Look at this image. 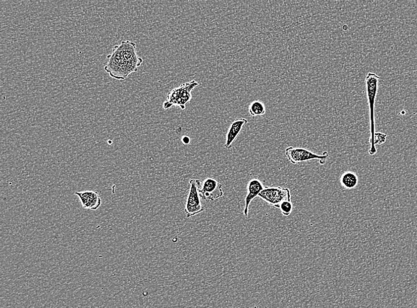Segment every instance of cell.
Here are the masks:
<instances>
[{"mask_svg":"<svg viewBox=\"0 0 417 308\" xmlns=\"http://www.w3.org/2000/svg\"><path fill=\"white\" fill-rule=\"evenodd\" d=\"M84 209L96 210L101 207L102 199L99 193L91 190L75 192Z\"/></svg>","mask_w":417,"mask_h":308,"instance_id":"cell-8","label":"cell"},{"mask_svg":"<svg viewBox=\"0 0 417 308\" xmlns=\"http://www.w3.org/2000/svg\"><path fill=\"white\" fill-rule=\"evenodd\" d=\"M247 123L248 120L247 119L241 118L234 120L231 123V125L229 126L227 134H226V143L224 146L225 149H231L232 144L237 140L238 136L240 135L243 127Z\"/></svg>","mask_w":417,"mask_h":308,"instance_id":"cell-10","label":"cell"},{"mask_svg":"<svg viewBox=\"0 0 417 308\" xmlns=\"http://www.w3.org/2000/svg\"><path fill=\"white\" fill-rule=\"evenodd\" d=\"M282 212V215L285 216H289L291 215L293 211V204L291 200H285L281 203L278 207Z\"/></svg>","mask_w":417,"mask_h":308,"instance_id":"cell-14","label":"cell"},{"mask_svg":"<svg viewBox=\"0 0 417 308\" xmlns=\"http://www.w3.org/2000/svg\"><path fill=\"white\" fill-rule=\"evenodd\" d=\"M121 62L126 78L133 72H137L143 64V59L137 52V45L131 41H124L119 45Z\"/></svg>","mask_w":417,"mask_h":308,"instance_id":"cell-2","label":"cell"},{"mask_svg":"<svg viewBox=\"0 0 417 308\" xmlns=\"http://www.w3.org/2000/svg\"><path fill=\"white\" fill-rule=\"evenodd\" d=\"M358 182L357 175L352 171L345 172L340 178L341 185L346 189L351 190L355 188Z\"/></svg>","mask_w":417,"mask_h":308,"instance_id":"cell-12","label":"cell"},{"mask_svg":"<svg viewBox=\"0 0 417 308\" xmlns=\"http://www.w3.org/2000/svg\"><path fill=\"white\" fill-rule=\"evenodd\" d=\"M380 77L374 72H368L365 77V85H366L367 95L369 105L370 133L371 137L370 143V149L368 154L373 156L377 153L376 145L374 144V135H375V121H374V105H375L377 96V87Z\"/></svg>","mask_w":417,"mask_h":308,"instance_id":"cell-1","label":"cell"},{"mask_svg":"<svg viewBox=\"0 0 417 308\" xmlns=\"http://www.w3.org/2000/svg\"><path fill=\"white\" fill-rule=\"evenodd\" d=\"M183 90L177 106H179L181 109L184 110L186 104L191 101L192 96V92L193 89L199 86V83L195 80H192L182 84Z\"/></svg>","mask_w":417,"mask_h":308,"instance_id":"cell-11","label":"cell"},{"mask_svg":"<svg viewBox=\"0 0 417 308\" xmlns=\"http://www.w3.org/2000/svg\"><path fill=\"white\" fill-rule=\"evenodd\" d=\"M258 197L278 209L283 201L291 200V190L285 187L266 186L260 193Z\"/></svg>","mask_w":417,"mask_h":308,"instance_id":"cell-5","label":"cell"},{"mask_svg":"<svg viewBox=\"0 0 417 308\" xmlns=\"http://www.w3.org/2000/svg\"><path fill=\"white\" fill-rule=\"evenodd\" d=\"M108 59L104 70L111 77L117 80L126 79L123 73L119 45H116L113 48L112 52L107 56Z\"/></svg>","mask_w":417,"mask_h":308,"instance_id":"cell-7","label":"cell"},{"mask_svg":"<svg viewBox=\"0 0 417 308\" xmlns=\"http://www.w3.org/2000/svg\"><path fill=\"white\" fill-rule=\"evenodd\" d=\"M199 192L202 199L207 202L214 201L224 196L222 184L212 178H207L201 182Z\"/></svg>","mask_w":417,"mask_h":308,"instance_id":"cell-6","label":"cell"},{"mask_svg":"<svg viewBox=\"0 0 417 308\" xmlns=\"http://www.w3.org/2000/svg\"><path fill=\"white\" fill-rule=\"evenodd\" d=\"M387 135L382 133L376 132L374 135V144L375 145H382L385 143Z\"/></svg>","mask_w":417,"mask_h":308,"instance_id":"cell-15","label":"cell"},{"mask_svg":"<svg viewBox=\"0 0 417 308\" xmlns=\"http://www.w3.org/2000/svg\"><path fill=\"white\" fill-rule=\"evenodd\" d=\"M342 29H343V31H347V30H348V29H349V27H348V26H347V25H344L343 26Z\"/></svg>","mask_w":417,"mask_h":308,"instance_id":"cell-17","label":"cell"},{"mask_svg":"<svg viewBox=\"0 0 417 308\" xmlns=\"http://www.w3.org/2000/svg\"><path fill=\"white\" fill-rule=\"evenodd\" d=\"M285 154L287 158L294 165L300 164L302 162L314 160H318L320 164L324 165L329 156L327 152H325L320 155L304 148L293 147L287 148Z\"/></svg>","mask_w":417,"mask_h":308,"instance_id":"cell-3","label":"cell"},{"mask_svg":"<svg viewBox=\"0 0 417 308\" xmlns=\"http://www.w3.org/2000/svg\"><path fill=\"white\" fill-rule=\"evenodd\" d=\"M249 110L252 116H261L266 112L264 104L260 101L253 102L249 105Z\"/></svg>","mask_w":417,"mask_h":308,"instance_id":"cell-13","label":"cell"},{"mask_svg":"<svg viewBox=\"0 0 417 308\" xmlns=\"http://www.w3.org/2000/svg\"><path fill=\"white\" fill-rule=\"evenodd\" d=\"M181 142H182L184 146H189L190 143H191V139H190L189 136H183L182 138H181Z\"/></svg>","mask_w":417,"mask_h":308,"instance_id":"cell-16","label":"cell"},{"mask_svg":"<svg viewBox=\"0 0 417 308\" xmlns=\"http://www.w3.org/2000/svg\"><path fill=\"white\" fill-rule=\"evenodd\" d=\"M190 190L186 202L185 213L187 218L193 217L203 212L205 207L201 202V196L199 192L201 182L199 180H190Z\"/></svg>","mask_w":417,"mask_h":308,"instance_id":"cell-4","label":"cell"},{"mask_svg":"<svg viewBox=\"0 0 417 308\" xmlns=\"http://www.w3.org/2000/svg\"><path fill=\"white\" fill-rule=\"evenodd\" d=\"M264 188L263 184L258 179L250 180L247 184V194L245 199V207L243 213L245 216L249 215V207L252 202L258 197L260 193Z\"/></svg>","mask_w":417,"mask_h":308,"instance_id":"cell-9","label":"cell"}]
</instances>
